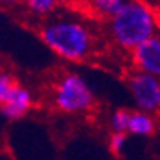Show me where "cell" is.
I'll list each match as a JSON object with an SVG mask.
<instances>
[{
	"label": "cell",
	"mask_w": 160,
	"mask_h": 160,
	"mask_svg": "<svg viewBox=\"0 0 160 160\" xmlns=\"http://www.w3.org/2000/svg\"><path fill=\"white\" fill-rule=\"evenodd\" d=\"M38 35L47 48L69 62L88 59L96 48V37L90 24L72 15L53 13L40 26Z\"/></svg>",
	"instance_id": "6da1fadb"
},
{
	"label": "cell",
	"mask_w": 160,
	"mask_h": 160,
	"mask_svg": "<svg viewBox=\"0 0 160 160\" xmlns=\"http://www.w3.org/2000/svg\"><path fill=\"white\" fill-rule=\"evenodd\" d=\"M108 21L111 40L128 53L160 31L158 13L146 0H127Z\"/></svg>",
	"instance_id": "7a4b0ae2"
},
{
	"label": "cell",
	"mask_w": 160,
	"mask_h": 160,
	"mask_svg": "<svg viewBox=\"0 0 160 160\" xmlns=\"http://www.w3.org/2000/svg\"><path fill=\"white\" fill-rule=\"evenodd\" d=\"M51 101L64 114L88 112L96 102L90 83L77 72H66L56 78L51 88Z\"/></svg>",
	"instance_id": "3957f363"
},
{
	"label": "cell",
	"mask_w": 160,
	"mask_h": 160,
	"mask_svg": "<svg viewBox=\"0 0 160 160\" xmlns=\"http://www.w3.org/2000/svg\"><path fill=\"white\" fill-rule=\"evenodd\" d=\"M127 88L136 109L154 115L160 112V77L135 69L127 77Z\"/></svg>",
	"instance_id": "277c9868"
},
{
	"label": "cell",
	"mask_w": 160,
	"mask_h": 160,
	"mask_svg": "<svg viewBox=\"0 0 160 160\" xmlns=\"http://www.w3.org/2000/svg\"><path fill=\"white\" fill-rule=\"evenodd\" d=\"M130 61L136 71L160 77V32L133 48L130 51Z\"/></svg>",
	"instance_id": "5b68a950"
},
{
	"label": "cell",
	"mask_w": 160,
	"mask_h": 160,
	"mask_svg": "<svg viewBox=\"0 0 160 160\" xmlns=\"http://www.w3.org/2000/svg\"><path fill=\"white\" fill-rule=\"evenodd\" d=\"M34 106V96L31 90L22 85H16L10 98L0 106V114L8 120H18L24 117Z\"/></svg>",
	"instance_id": "8992f818"
},
{
	"label": "cell",
	"mask_w": 160,
	"mask_h": 160,
	"mask_svg": "<svg viewBox=\"0 0 160 160\" xmlns=\"http://www.w3.org/2000/svg\"><path fill=\"white\" fill-rule=\"evenodd\" d=\"M157 128L154 114L146 112V111H133L130 115V123H128V135L133 136H152Z\"/></svg>",
	"instance_id": "52a82bcc"
},
{
	"label": "cell",
	"mask_w": 160,
	"mask_h": 160,
	"mask_svg": "<svg viewBox=\"0 0 160 160\" xmlns=\"http://www.w3.org/2000/svg\"><path fill=\"white\" fill-rule=\"evenodd\" d=\"M62 0H21L24 8L35 18H48L56 13Z\"/></svg>",
	"instance_id": "ba28073f"
},
{
	"label": "cell",
	"mask_w": 160,
	"mask_h": 160,
	"mask_svg": "<svg viewBox=\"0 0 160 160\" xmlns=\"http://www.w3.org/2000/svg\"><path fill=\"white\" fill-rule=\"evenodd\" d=\"M125 2L127 0H87V5L96 16L109 19L125 5Z\"/></svg>",
	"instance_id": "9c48e42d"
},
{
	"label": "cell",
	"mask_w": 160,
	"mask_h": 160,
	"mask_svg": "<svg viewBox=\"0 0 160 160\" xmlns=\"http://www.w3.org/2000/svg\"><path fill=\"white\" fill-rule=\"evenodd\" d=\"M131 111L127 109H117L109 117V127L111 131H127L128 133V123H130Z\"/></svg>",
	"instance_id": "30bf717a"
},
{
	"label": "cell",
	"mask_w": 160,
	"mask_h": 160,
	"mask_svg": "<svg viewBox=\"0 0 160 160\" xmlns=\"http://www.w3.org/2000/svg\"><path fill=\"white\" fill-rule=\"evenodd\" d=\"M18 85L16 78L13 77L10 72H0V106H2L13 93L15 87Z\"/></svg>",
	"instance_id": "8fae6325"
},
{
	"label": "cell",
	"mask_w": 160,
	"mask_h": 160,
	"mask_svg": "<svg viewBox=\"0 0 160 160\" xmlns=\"http://www.w3.org/2000/svg\"><path fill=\"white\" fill-rule=\"evenodd\" d=\"M128 142V133L127 131H112L109 138V151L114 155H122Z\"/></svg>",
	"instance_id": "7c38bea8"
},
{
	"label": "cell",
	"mask_w": 160,
	"mask_h": 160,
	"mask_svg": "<svg viewBox=\"0 0 160 160\" xmlns=\"http://www.w3.org/2000/svg\"><path fill=\"white\" fill-rule=\"evenodd\" d=\"M21 0H0V7H13V5H18Z\"/></svg>",
	"instance_id": "4fadbf2b"
},
{
	"label": "cell",
	"mask_w": 160,
	"mask_h": 160,
	"mask_svg": "<svg viewBox=\"0 0 160 160\" xmlns=\"http://www.w3.org/2000/svg\"><path fill=\"white\" fill-rule=\"evenodd\" d=\"M0 72H2V62H0Z\"/></svg>",
	"instance_id": "5bb4252c"
},
{
	"label": "cell",
	"mask_w": 160,
	"mask_h": 160,
	"mask_svg": "<svg viewBox=\"0 0 160 160\" xmlns=\"http://www.w3.org/2000/svg\"><path fill=\"white\" fill-rule=\"evenodd\" d=\"M158 2H160V0H158Z\"/></svg>",
	"instance_id": "9a60e30c"
}]
</instances>
